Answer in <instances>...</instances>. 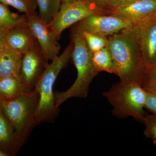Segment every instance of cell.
<instances>
[{
	"label": "cell",
	"mask_w": 156,
	"mask_h": 156,
	"mask_svg": "<svg viewBox=\"0 0 156 156\" xmlns=\"http://www.w3.org/2000/svg\"><path fill=\"white\" fill-rule=\"evenodd\" d=\"M108 38L107 48L120 82L137 83L142 86L148 68L143 57L135 27L125 29Z\"/></svg>",
	"instance_id": "obj_1"
},
{
	"label": "cell",
	"mask_w": 156,
	"mask_h": 156,
	"mask_svg": "<svg viewBox=\"0 0 156 156\" xmlns=\"http://www.w3.org/2000/svg\"><path fill=\"white\" fill-rule=\"evenodd\" d=\"M71 40L73 44L71 58L77 76L74 83L66 91L54 93L57 108L72 98H87L90 84L99 73L92 62V52L87 47L81 31L76 25L72 30Z\"/></svg>",
	"instance_id": "obj_2"
},
{
	"label": "cell",
	"mask_w": 156,
	"mask_h": 156,
	"mask_svg": "<svg viewBox=\"0 0 156 156\" xmlns=\"http://www.w3.org/2000/svg\"><path fill=\"white\" fill-rule=\"evenodd\" d=\"M73 49L71 42L63 53L48 64L37 83L35 89L39 98L35 119L36 126L44 122L53 123L58 116L59 108L56 106L53 86L59 73L71 58Z\"/></svg>",
	"instance_id": "obj_3"
},
{
	"label": "cell",
	"mask_w": 156,
	"mask_h": 156,
	"mask_svg": "<svg viewBox=\"0 0 156 156\" xmlns=\"http://www.w3.org/2000/svg\"><path fill=\"white\" fill-rule=\"evenodd\" d=\"M102 95L112 107L114 116L120 119L131 117L143 122L147 114L144 110L147 92L140 84L120 81L103 92Z\"/></svg>",
	"instance_id": "obj_4"
},
{
	"label": "cell",
	"mask_w": 156,
	"mask_h": 156,
	"mask_svg": "<svg viewBox=\"0 0 156 156\" xmlns=\"http://www.w3.org/2000/svg\"><path fill=\"white\" fill-rule=\"evenodd\" d=\"M39 98L35 89L13 100H0V110L13 126L23 145L36 126L35 119Z\"/></svg>",
	"instance_id": "obj_5"
},
{
	"label": "cell",
	"mask_w": 156,
	"mask_h": 156,
	"mask_svg": "<svg viewBox=\"0 0 156 156\" xmlns=\"http://www.w3.org/2000/svg\"><path fill=\"white\" fill-rule=\"evenodd\" d=\"M109 12V10L99 8L91 0L62 3L58 14L49 25L58 40L65 30L86 17L95 14H108Z\"/></svg>",
	"instance_id": "obj_6"
},
{
	"label": "cell",
	"mask_w": 156,
	"mask_h": 156,
	"mask_svg": "<svg viewBox=\"0 0 156 156\" xmlns=\"http://www.w3.org/2000/svg\"><path fill=\"white\" fill-rule=\"evenodd\" d=\"M49 64L37 41L23 54L19 77L26 92L33 91Z\"/></svg>",
	"instance_id": "obj_7"
},
{
	"label": "cell",
	"mask_w": 156,
	"mask_h": 156,
	"mask_svg": "<svg viewBox=\"0 0 156 156\" xmlns=\"http://www.w3.org/2000/svg\"><path fill=\"white\" fill-rule=\"evenodd\" d=\"M80 30L108 37L133 25L128 20L110 14H95L75 25Z\"/></svg>",
	"instance_id": "obj_8"
},
{
	"label": "cell",
	"mask_w": 156,
	"mask_h": 156,
	"mask_svg": "<svg viewBox=\"0 0 156 156\" xmlns=\"http://www.w3.org/2000/svg\"><path fill=\"white\" fill-rule=\"evenodd\" d=\"M27 24L38 43L45 58L52 61L58 56L60 46L49 23L44 22L37 13L26 15Z\"/></svg>",
	"instance_id": "obj_9"
},
{
	"label": "cell",
	"mask_w": 156,
	"mask_h": 156,
	"mask_svg": "<svg viewBox=\"0 0 156 156\" xmlns=\"http://www.w3.org/2000/svg\"><path fill=\"white\" fill-rule=\"evenodd\" d=\"M108 14L128 20L134 26L156 19V1L138 0L129 5L110 10Z\"/></svg>",
	"instance_id": "obj_10"
},
{
	"label": "cell",
	"mask_w": 156,
	"mask_h": 156,
	"mask_svg": "<svg viewBox=\"0 0 156 156\" xmlns=\"http://www.w3.org/2000/svg\"><path fill=\"white\" fill-rule=\"evenodd\" d=\"M134 26L143 57L148 69L156 64V19Z\"/></svg>",
	"instance_id": "obj_11"
},
{
	"label": "cell",
	"mask_w": 156,
	"mask_h": 156,
	"mask_svg": "<svg viewBox=\"0 0 156 156\" xmlns=\"http://www.w3.org/2000/svg\"><path fill=\"white\" fill-rule=\"evenodd\" d=\"M5 44L11 50L23 55L37 42L28 26L15 27L5 35Z\"/></svg>",
	"instance_id": "obj_12"
},
{
	"label": "cell",
	"mask_w": 156,
	"mask_h": 156,
	"mask_svg": "<svg viewBox=\"0 0 156 156\" xmlns=\"http://www.w3.org/2000/svg\"><path fill=\"white\" fill-rule=\"evenodd\" d=\"M23 145L13 126L0 110V150L8 156H15Z\"/></svg>",
	"instance_id": "obj_13"
},
{
	"label": "cell",
	"mask_w": 156,
	"mask_h": 156,
	"mask_svg": "<svg viewBox=\"0 0 156 156\" xmlns=\"http://www.w3.org/2000/svg\"><path fill=\"white\" fill-rule=\"evenodd\" d=\"M23 55L11 50L5 44L0 56V79L19 76Z\"/></svg>",
	"instance_id": "obj_14"
},
{
	"label": "cell",
	"mask_w": 156,
	"mask_h": 156,
	"mask_svg": "<svg viewBox=\"0 0 156 156\" xmlns=\"http://www.w3.org/2000/svg\"><path fill=\"white\" fill-rule=\"evenodd\" d=\"M26 92L19 76L0 79V100H13L22 96Z\"/></svg>",
	"instance_id": "obj_15"
},
{
	"label": "cell",
	"mask_w": 156,
	"mask_h": 156,
	"mask_svg": "<svg viewBox=\"0 0 156 156\" xmlns=\"http://www.w3.org/2000/svg\"><path fill=\"white\" fill-rule=\"evenodd\" d=\"M25 15L11 12L8 5L0 2V31L4 34L15 27L27 25Z\"/></svg>",
	"instance_id": "obj_16"
},
{
	"label": "cell",
	"mask_w": 156,
	"mask_h": 156,
	"mask_svg": "<svg viewBox=\"0 0 156 156\" xmlns=\"http://www.w3.org/2000/svg\"><path fill=\"white\" fill-rule=\"evenodd\" d=\"M92 62L98 73L105 71L116 75V70L110 52L105 48L92 53Z\"/></svg>",
	"instance_id": "obj_17"
},
{
	"label": "cell",
	"mask_w": 156,
	"mask_h": 156,
	"mask_svg": "<svg viewBox=\"0 0 156 156\" xmlns=\"http://www.w3.org/2000/svg\"><path fill=\"white\" fill-rule=\"evenodd\" d=\"M36 2L39 17L49 24L58 14L62 3L60 0H36Z\"/></svg>",
	"instance_id": "obj_18"
},
{
	"label": "cell",
	"mask_w": 156,
	"mask_h": 156,
	"mask_svg": "<svg viewBox=\"0 0 156 156\" xmlns=\"http://www.w3.org/2000/svg\"><path fill=\"white\" fill-rule=\"evenodd\" d=\"M80 31L87 47L92 53L106 48L107 46L108 42V37Z\"/></svg>",
	"instance_id": "obj_19"
},
{
	"label": "cell",
	"mask_w": 156,
	"mask_h": 156,
	"mask_svg": "<svg viewBox=\"0 0 156 156\" xmlns=\"http://www.w3.org/2000/svg\"><path fill=\"white\" fill-rule=\"evenodd\" d=\"M0 2L14 7L26 15L36 13V0H0Z\"/></svg>",
	"instance_id": "obj_20"
},
{
	"label": "cell",
	"mask_w": 156,
	"mask_h": 156,
	"mask_svg": "<svg viewBox=\"0 0 156 156\" xmlns=\"http://www.w3.org/2000/svg\"><path fill=\"white\" fill-rule=\"evenodd\" d=\"M143 123L145 126L144 134L146 137L156 141V115L147 114Z\"/></svg>",
	"instance_id": "obj_21"
},
{
	"label": "cell",
	"mask_w": 156,
	"mask_h": 156,
	"mask_svg": "<svg viewBox=\"0 0 156 156\" xmlns=\"http://www.w3.org/2000/svg\"><path fill=\"white\" fill-rule=\"evenodd\" d=\"M147 92L145 108L156 115V95Z\"/></svg>",
	"instance_id": "obj_22"
},
{
	"label": "cell",
	"mask_w": 156,
	"mask_h": 156,
	"mask_svg": "<svg viewBox=\"0 0 156 156\" xmlns=\"http://www.w3.org/2000/svg\"><path fill=\"white\" fill-rule=\"evenodd\" d=\"M138 0H109L108 10L120 9L129 5Z\"/></svg>",
	"instance_id": "obj_23"
},
{
	"label": "cell",
	"mask_w": 156,
	"mask_h": 156,
	"mask_svg": "<svg viewBox=\"0 0 156 156\" xmlns=\"http://www.w3.org/2000/svg\"><path fill=\"white\" fill-rule=\"evenodd\" d=\"M142 86L146 92L156 95V81H146Z\"/></svg>",
	"instance_id": "obj_24"
},
{
	"label": "cell",
	"mask_w": 156,
	"mask_h": 156,
	"mask_svg": "<svg viewBox=\"0 0 156 156\" xmlns=\"http://www.w3.org/2000/svg\"><path fill=\"white\" fill-rule=\"evenodd\" d=\"M149 81H156V64L148 69L147 75L144 83Z\"/></svg>",
	"instance_id": "obj_25"
},
{
	"label": "cell",
	"mask_w": 156,
	"mask_h": 156,
	"mask_svg": "<svg viewBox=\"0 0 156 156\" xmlns=\"http://www.w3.org/2000/svg\"><path fill=\"white\" fill-rule=\"evenodd\" d=\"M99 8L108 10L109 0H91Z\"/></svg>",
	"instance_id": "obj_26"
},
{
	"label": "cell",
	"mask_w": 156,
	"mask_h": 156,
	"mask_svg": "<svg viewBox=\"0 0 156 156\" xmlns=\"http://www.w3.org/2000/svg\"><path fill=\"white\" fill-rule=\"evenodd\" d=\"M5 34L3 33L0 31V56L2 52L3 48L5 46V41H4V37Z\"/></svg>",
	"instance_id": "obj_27"
},
{
	"label": "cell",
	"mask_w": 156,
	"mask_h": 156,
	"mask_svg": "<svg viewBox=\"0 0 156 156\" xmlns=\"http://www.w3.org/2000/svg\"><path fill=\"white\" fill-rule=\"evenodd\" d=\"M62 3H68L71 2H75V1H78V0H60Z\"/></svg>",
	"instance_id": "obj_28"
},
{
	"label": "cell",
	"mask_w": 156,
	"mask_h": 156,
	"mask_svg": "<svg viewBox=\"0 0 156 156\" xmlns=\"http://www.w3.org/2000/svg\"><path fill=\"white\" fill-rule=\"evenodd\" d=\"M0 156H8V155L0 150Z\"/></svg>",
	"instance_id": "obj_29"
},
{
	"label": "cell",
	"mask_w": 156,
	"mask_h": 156,
	"mask_svg": "<svg viewBox=\"0 0 156 156\" xmlns=\"http://www.w3.org/2000/svg\"><path fill=\"white\" fill-rule=\"evenodd\" d=\"M153 142H154V145L156 146V141H154Z\"/></svg>",
	"instance_id": "obj_30"
},
{
	"label": "cell",
	"mask_w": 156,
	"mask_h": 156,
	"mask_svg": "<svg viewBox=\"0 0 156 156\" xmlns=\"http://www.w3.org/2000/svg\"><path fill=\"white\" fill-rule=\"evenodd\" d=\"M155 1H156V0H155Z\"/></svg>",
	"instance_id": "obj_31"
}]
</instances>
